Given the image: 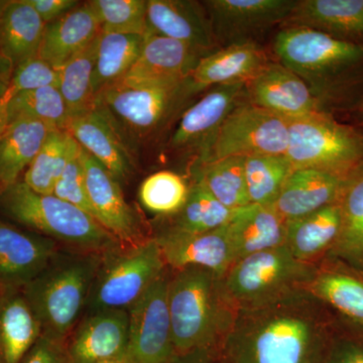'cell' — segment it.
<instances>
[{
    "instance_id": "43",
    "label": "cell",
    "mask_w": 363,
    "mask_h": 363,
    "mask_svg": "<svg viewBox=\"0 0 363 363\" xmlns=\"http://www.w3.org/2000/svg\"><path fill=\"white\" fill-rule=\"evenodd\" d=\"M322 363H363V325L336 315V323Z\"/></svg>"
},
{
    "instance_id": "46",
    "label": "cell",
    "mask_w": 363,
    "mask_h": 363,
    "mask_svg": "<svg viewBox=\"0 0 363 363\" xmlns=\"http://www.w3.org/2000/svg\"><path fill=\"white\" fill-rule=\"evenodd\" d=\"M28 2L45 25L58 20L79 6L76 0H28Z\"/></svg>"
},
{
    "instance_id": "51",
    "label": "cell",
    "mask_w": 363,
    "mask_h": 363,
    "mask_svg": "<svg viewBox=\"0 0 363 363\" xmlns=\"http://www.w3.org/2000/svg\"><path fill=\"white\" fill-rule=\"evenodd\" d=\"M100 363H128L126 357L121 358V359L111 360V362H100Z\"/></svg>"
},
{
    "instance_id": "44",
    "label": "cell",
    "mask_w": 363,
    "mask_h": 363,
    "mask_svg": "<svg viewBox=\"0 0 363 363\" xmlns=\"http://www.w3.org/2000/svg\"><path fill=\"white\" fill-rule=\"evenodd\" d=\"M60 84V70L39 56L28 60L13 70L9 92L39 89Z\"/></svg>"
},
{
    "instance_id": "39",
    "label": "cell",
    "mask_w": 363,
    "mask_h": 363,
    "mask_svg": "<svg viewBox=\"0 0 363 363\" xmlns=\"http://www.w3.org/2000/svg\"><path fill=\"white\" fill-rule=\"evenodd\" d=\"M245 169L250 202L272 206L295 169L286 156L259 155L245 157Z\"/></svg>"
},
{
    "instance_id": "48",
    "label": "cell",
    "mask_w": 363,
    "mask_h": 363,
    "mask_svg": "<svg viewBox=\"0 0 363 363\" xmlns=\"http://www.w3.org/2000/svg\"><path fill=\"white\" fill-rule=\"evenodd\" d=\"M13 73V65L6 58L0 56V98L9 92Z\"/></svg>"
},
{
    "instance_id": "11",
    "label": "cell",
    "mask_w": 363,
    "mask_h": 363,
    "mask_svg": "<svg viewBox=\"0 0 363 363\" xmlns=\"http://www.w3.org/2000/svg\"><path fill=\"white\" fill-rule=\"evenodd\" d=\"M169 281L166 271L128 310V363H168L175 354L168 308Z\"/></svg>"
},
{
    "instance_id": "3",
    "label": "cell",
    "mask_w": 363,
    "mask_h": 363,
    "mask_svg": "<svg viewBox=\"0 0 363 363\" xmlns=\"http://www.w3.org/2000/svg\"><path fill=\"white\" fill-rule=\"evenodd\" d=\"M221 277L202 267H186L169 276L168 308L175 353L216 348L235 312L221 292Z\"/></svg>"
},
{
    "instance_id": "50",
    "label": "cell",
    "mask_w": 363,
    "mask_h": 363,
    "mask_svg": "<svg viewBox=\"0 0 363 363\" xmlns=\"http://www.w3.org/2000/svg\"><path fill=\"white\" fill-rule=\"evenodd\" d=\"M7 101H9V92L4 97L0 98V135L6 130L7 125H9Z\"/></svg>"
},
{
    "instance_id": "35",
    "label": "cell",
    "mask_w": 363,
    "mask_h": 363,
    "mask_svg": "<svg viewBox=\"0 0 363 363\" xmlns=\"http://www.w3.org/2000/svg\"><path fill=\"white\" fill-rule=\"evenodd\" d=\"M245 157H228L198 164L195 180L223 206L235 211L250 204L245 181Z\"/></svg>"
},
{
    "instance_id": "47",
    "label": "cell",
    "mask_w": 363,
    "mask_h": 363,
    "mask_svg": "<svg viewBox=\"0 0 363 363\" xmlns=\"http://www.w3.org/2000/svg\"><path fill=\"white\" fill-rule=\"evenodd\" d=\"M168 363H221V360L218 350L204 348L186 353H175Z\"/></svg>"
},
{
    "instance_id": "8",
    "label": "cell",
    "mask_w": 363,
    "mask_h": 363,
    "mask_svg": "<svg viewBox=\"0 0 363 363\" xmlns=\"http://www.w3.org/2000/svg\"><path fill=\"white\" fill-rule=\"evenodd\" d=\"M184 81L128 82L121 80L100 92L96 105L106 112L128 145L156 133L191 96Z\"/></svg>"
},
{
    "instance_id": "27",
    "label": "cell",
    "mask_w": 363,
    "mask_h": 363,
    "mask_svg": "<svg viewBox=\"0 0 363 363\" xmlns=\"http://www.w3.org/2000/svg\"><path fill=\"white\" fill-rule=\"evenodd\" d=\"M101 33V23L89 2L79 4L45 26L38 56L59 70Z\"/></svg>"
},
{
    "instance_id": "30",
    "label": "cell",
    "mask_w": 363,
    "mask_h": 363,
    "mask_svg": "<svg viewBox=\"0 0 363 363\" xmlns=\"http://www.w3.org/2000/svg\"><path fill=\"white\" fill-rule=\"evenodd\" d=\"M45 26L28 0L7 1L0 13V56L13 70L38 56Z\"/></svg>"
},
{
    "instance_id": "45",
    "label": "cell",
    "mask_w": 363,
    "mask_h": 363,
    "mask_svg": "<svg viewBox=\"0 0 363 363\" xmlns=\"http://www.w3.org/2000/svg\"><path fill=\"white\" fill-rule=\"evenodd\" d=\"M21 363H70L66 343L42 335Z\"/></svg>"
},
{
    "instance_id": "7",
    "label": "cell",
    "mask_w": 363,
    "mask_h": 363,
    "mask_svg": "<svg viewBox=\"0 0 363 363\" xmlns=\"http://www.w3.org/2000/svg\"><path fill=\"white\" fill-rule=\"evenodd\" d=\"M316 269L317 264L300 262L281 245L234 262L221 277L222 295L235 313L259 307L306 290Z\"/></svg>"
},
{
    "instance_id": "1",
    "label": "cell",
    "mask_w": 363,
    "mask_h": 363,
    "mask_svg": "<svg viewBox=\"0 0 363 363\" xmlns=\"http://www.w3.org/2000/svg\"><path fill=\"white\" fill-rule=\"evenodd\" d=\"M336 314L307 290L240 310L219 346L221 363H322Z\"/></svg>"
},
{
    "instance_id": "13",
    "label": "cell",
    "mask_w": 363,
    "mask_h": 363,
    "mask_svg": "<svg viewBox=\"0 0 363 363\" xmlns=\"http://www.w3.org/2000/svg\"><path fill=\"white\" fill-rule=\"evenodd\" d=\"M245 100V82L212 88L181 116L169 143L172 149L197 152L200 161L213 143L226 117Z\"/></svg>"
},
{
    "instance_id": "15",
    "label": "cell",
    "mask_w": 363,
    "mask_h": 363,
    "mask_svg": "<svg viewBox=\"0 0 363 363\" xmlns=\"http://www.w3.org/2000/svg\"><path fill=\"white\" fill-rule=\"evenodd\" d=\"M298 0H209L203 2L217 43L252 40L255 33L285 23Z\"/></svg>"
},
{
    "instance_id": "40",
    "label": "cell",
    "mask_w": 363,
    "mask_h": 363,
    "mask_svg": "<svg viewBox=\"0 0 363 363\" xmlns=\"http://www.w3.org/2000/svg\"><path fill=\"white\" fill-rule=\"evenodd\" d=\"M190 185L183 177L171 171H160L143 181L138 198L143 208L157 216H174L185 205Z\"/></svg>"
},
{
    "instance_id": "2",
    "label": "cell",
    "mask_w": 363,
    "mask_h": 363,
    "mask_svg": "<svg viewBox=\"0 0 363 363\" xmlns=\"http://www.w3.org/2000/svg\"><path fill=\"white\" fill-rule=\"evenodd\" d=\"M272 50L279 63L300 76L321 102H340L363 80V45L305 28L284 26Z\"/></svg>"
},
{
    "instance_id": "20",
    "label": "cell",
    "mask_w": 363,
    "mask_h": 363,
    "mask_svg": "<svg viewBox=\"0 0 363 363\" xmlns=\"http://www.w3.org/2000/svg\"><path fill=\"white\" fill-rule=\"evenodd\" d=\"M147 32L179 40L206 55L219 49L204 4L192 0H147Z\"/></svg>"
},
{
    "instance_id": "4",
    "label": "cell",
    "mask_w": 363,
    "mask_h": 363,
    "mask_svg": "<svg viewBox=\"0 0 363 363\" xmlns=\"http://www.w3.org/2000/svg\"><path fill=\"white\" fill-rule=\"evenodd\" d=\"M0 214L75 252L105 255L123 247L91 215L56 196L39 194L21 180L0 193Z\"/></svg>"
},
{
    "instance_id": "12",
    "label": "cell",
    "mask_w": 363,
    "mask_h": 363,
    "mask_svg": "<svg viewBox=\"0 0 363 363\" xmlns=\"http://www.w3.org/2000/svg\"><path fill=\"white\" fill-rule=\"evenodd\" d=\"M86 184L94 218L123 247L149 240L135 210L125 201L119 182L82 149Z\"/></svg>"
},
{
    "instance_id": "26",
    "label": "cell",
    "mask_w": 363,
    "mask_h": 363,
    "mask_svg": "<svg viewBox=\"0 0 363 363\" xmlns=\"http://www.w3.org/2000/svg\"><path fill=\"white\" fill-rule=\"evenodd\" d=\"M286 221L272 206L250 204L235 210L225 230L233 264L255 253L285 245Z\"/></svg>"
},
{
    "instance_id": "17",
    "label": "cell",
    "mask_w": 363,
    "mask_h": 363,
    "mask_svg": "<svg viewBox=\"0 0 363 363\" xmlns=\"http://www.w3.org/2000/svg\"><path fill=\"white\" fill-rule=\"evenodd\" d=\"M128 328V310L86 314L66 341L70 363H100L126 357Z\"/></svg>"
},
{
    "instance_id": "16",
    "label": "cell",
    "mask_w": 363,
    "mask_h": 363,
    "mask_svg": "<svg viewBox=\"0 0 363 363\" xmlns=\"http://www.w3.org/2000/svg\"><path fill=\"white\" fill-rule=\"evenodd\" d=\"M59 252L55 241L0 217V291L23 290Z\"/></svg>"
},
{
    "instance_id": "19",
    "label": "cell",
    "mask_w": 363,
    "mask_h": 363,
    "mask_svg": "<svg viewBox=\"0 0 363 363\" xmlns=\"http://www.w3.org/2000/svg\"><path fill=\"white\" fill-rule=\"evenodd\" d=\"M167 266L174 271L202 267L223 276L233 264V250L225 225L201 233H178L162 229L154 236Z\"/></svg>"
},
{
    "instance_id": "42",
    "label": "cell",
    "mask_w": 363,
    "mask_h": 363,
    "mask_svg": "<svg viewBox=\"0 0 363 363\" xmlns=\"http://www.w3.org/2000/svg\"><path fill=\"white\" fill-rule=\"evenodd\" d=\"M52 195L79 208L94 218L82 161V147L79 145L73 152L65 169L55 186ZM95 219V218H94Z\"/></svg>"
},
{
    "instance_id": "37",
    "label": "cell",
    "mask_w": 363,
    "mask_h": 363,
    "mask_svg": "<svg viewBox=\"0 0 363 363\" xmlns=\"http://www.w3.org/2000/svg\"><path fill=\"white\" fill-rule=\"evenodd\" d=\"M234 211L221 204L201 182L190 185L187 201L183 208L169 217L166 230L201 233L216 230L230 220Z\"/></svg>"
},
{
    "instance_id": "23",
    "label": "cell",
    "mask_w": 363,
    "mask_h": 363,
    "mask_svg": "<svg viewBox=\"0 0 363 363\" xmlns=\"http://www.w3.org/2000/svg\"><path fill=\"white\" fill-rule=\"evenodd\" d=\"M306 290L332 312L352 323L363 325V272L345 262L325 257Z\"/></svg>"
},
{
    "instance_id": "21",
    "label": "cell",
    "mask_w": 363,
    "mask_h": 363,
    "mask_svg": "<svg viewBox=\"0 0 363 363\" xmlns=\"http://www.w3.org/2000/svg\"><path fill=\"white\" fill-rule=\"evenodd\" d=\"M271 60L255 40L219 48L200 60L188 78L191 94L210 87L247 82Z\"/></svg>"
},
{
    "instance_id": "29",
    "label": "cell",
    "mask_w": 363,
    "mask_h": 363,
    "mask_svg": "<svg viewBox=\"0 0 363 363\" xmlns=\"http://www.w3.org/2000/svg\"><path fill=\"white\" fill-rule=\"evenodd\" d=\"M42 334L23 290L0 291V363H21Z\"/></svg>"
},
{
    "instance_id": "31",
    "label": "cell",
    "mask_w": 363,
    "mask_h": 363,
    "mask_svg": "<svg viewBox=\"0 0 363 363\" xmlns=\"http://www.w3.org/2000/svg\"><path fill=\"white\" fill-rule=\"evenodd\" d=\"M55 128L35 119L9 123L0 135V186L13 185L25 174L45 140Z\"/></svg>"
},
{
    "instance_id": "24",
    "label": "cell",
    "mask_w": 363,
    "mask_h": 363,
    "mask_svg": "<svg viewBox=\"0 0 363 363\" xmlns=\"http://www.w3.org/2000/svg\"><path fill=\"white\" fill-rule=\"evenodd\" d=\"M347 181L318 169H294L272 207L284 220H293L337 201Z\"/></svg>"
},
{
    "instance_id": "32",
    "label": "cell",
    "mask_w": 363,
    "mask_h": 363,
    "mask_svg": "<svg viewBox=\"0 0 363 363\" xmlns=\"http://www.w3.org/2000/svg\"><path fill=\"white\" fill-rule=\"evenodd\" d=\"M341 229L326 257L363 272V169L350 177L340 196Z\"/></svg>"
},
{
    "instance_id": "6",
    "label": "cell",
    "mask_w": 363,
    "mask_h": 363,
    "mask_svg": "<svg viewBox=\"0 0 363 363\" xmlns=\"http://www.w3.org/2000/svg\"><path fill=\"white\" fill-rule=\"evenodd\" d=\"M285 156L295 169H318L350 179L363 169V130L326 111L292 119Z\"/></svg>"
},
{
    "instance_id": "34",
    "label": "cell",
    "mask_w": 363,
    "mask_h": 363,
    "mask_svg": "<svg viewBox=\"0 0 363 363\" xmlns=\"http://www.w3.org/2000/svg\"><path fill=\"white\" fill-rule=\"evenodd\" d=\"M78 147L79 143L68 131L52 130L21 181L39 194L52 195L57 182Z\"/></svg>"
},
{
    "instance_id": "36",
    "label": "cell",
    "mask_w": 363,
    "mask_h": 363,
    "mask_svg": "<svg viewBox=\"0 0 363 363\" xmlns=\"http://www.w3.org/2000/svg\"><path fill=\"white\" fill-rule=\"evenodd\" d=\"M99 39L100 35L59 69V89L71 118L92 111L96 105L93 91V74Z\"/></svg>"
},
{
    "instance_id": "9",
    "label": "cell",
    "mask_w": 363,
    "mask_h": 363,
    "mask_svg": "<svg viewBox=\"0 0 363 363\" xmlns=\"http://www.w3.org/2000/svg\"><path fill=\"white\" fill-rule=\"evenodd\" d=\"M167 267L154 238L135 247H121L105 253L91 288L86 314L130 310L164 274Z\"/></svg>"
},
{
    "instance_id": "14",
    "label": "cell",
    "mask_w": 363,
    "mask_h": 363,
    "mask_svg": "<svg viewBox=\"0 0 363 363\" xmlns=\"http://www.w3.org/2000/svg\"><path fill=\"white\" fill-rule=\"evenodd\" d=\"M245 101L286 121L325 111L310 86L279 62H269L245 82Z\"/></svg>"
},
{
    "instance_id": "49",
    "label": "cell",
    "mask_w": 363,
    "mask_h": 363,
    "mask_svg": "<svg viewBox=\"0 0 363 363\" xmlns=\"http://www.w3.org/2000/svg\"><path fill=\"white\" fill-rule=\"evenodd\" d=\"M354 123H350L363 130V96L347 109Z\"/></svg>"
},
{
    "instance_id": "5",
    "label": "cell",
    "mask_w": 363,
    "mask_h": 363,
    "mask_svg": "<svg viewBox=\"0 0 363 363\" xmlns=\"http://www.w3.org/2000/svg\"><path fill=\"white\" fill-rule=\"evenodd\" d=\"M104 255L59 252L23 289L42 326V335L66 343L85 311Z\"/></svg>"
},
{
    "instance_id": "41",
    "label": "cell",
    "mask_w": 363,
    "mask_h": 363,
    "mask_svg": "<svg viewBox=\"0 0 363 363\" xmlns=\"http://www.w3.org/2000/svg\"><path fill=\"white\" fill-rule=\"evenodd\" d=\"M102 32L145 35L147 30V0H90Z\"/></svg>"
},
{
    "instance_id": "38",
    "label": "cell",
    "mask_w": 363,
    "mask_h": 363,
    "mask_svg": "<svg viewBox=\"0 0 363 363\" xmlns=\"http://www.w3.org/2000/svg\"><path fill=\"white\" fill-rule=\"evenodd\" d=\"M9 123L21 118L42 121L55 130H66L70 113L59 87L39 88L11 94L7 101Z\"/></svg>"
},
{
    "instance_id": "22",
    "label": "cell",
    "mask_w": 363,
    "mask_h": 363,
    "mask_svg": "<svg viewBox=\"0 0 363 363\" xmlns=\"http://www.w3.org/2000/svg\"><path fill=\"white\" fill-rule=\"evenodd\" d=\"M206 54L179 40L145 33L140 58L128 75L123 79L128 82H157V81H184Z\"/></svg>"
},
{
    "instance_id": "52",
    "label": "cell",
    "mask_w": 363,
    "mask_h": 363,
    "mask_svg": "<svg viewBox=\"0 0 363 363\" xmlns=\"http://www.w3.org/2000/svg\"><path fill=\"white\" fill-rule=\"evenodd\" d=\"M2 190H4V188H2L1 186H0V193L2 192Z\"/></svg>"
},
{
    "instance_id": "10",
    "label": "cell",
    "mask_w": 363,
    "mask_h": 363,
    "mask_svg": "<svg viewBox=\"0 0 363 363\" xmlns=\"http://www.w3.org/2000/svg\"><path fill=\"white\" fill-rule=\"evenodd\" d=\"M288 142L289 121L245 100L226 117L198 164L228 157L285 156Z\"/></svg>"
},
{
    "instance_id": "18",
    "label": "cell",
    "mask_w": 363,
    "mask_h": 363,
    "mask_svg": "<svg viewBox=\"0 0 363 363\" xmlns=\"http://www.w3.org/2000/svg\"><path fill=\"white\" fill-rule=\"evenodd\" d=\"M66 130L119 183L133 173L135 164L128 143L111 117L97 105L92 111L72 117Z\"/></svg>"
},
{
    "instance_id": "25",
    "label": "cell",
    "mask_w": 363,
    "mask_h": 363,
    "mask_svg": "<svg viewBox=\"0 0 363 363\" xmlns=\"http://www.w3.org/2000/svg\"><path fill=\"white\" fill-rule=\"evenodd\" d=\"M284 26H305L363 45V0H298Z\"/></svg>"
},
{
    "instance_id": "33",
    "label": "cell",
    "mask_w": 363,
    "mask_h": 363,
    "mask_svg": "<svg viewBox=\"0 0 363 363\" xmlns=\"http://www.w3.org/2000/svg\"><path fill=\"white\" fill-rule=\"evenodd\" d=\"M143 45V35L101 33L93 74L95 98L128 75L140 58Z\"/></svg>"
},
{
    "instance_id": "28",
    "label": "cell",
    "mask_w": 363,
    "mask_h": 363,
    "mask_svg": "<svg viewBox=\"0 0 363 363\" xmlns=\"http://www.w3.org/2000/svg\"><path fill=\"white\" fill-rule=\"evenodd\" d=\"M340 229L339 198L318 211L286 221L285 247L295 259L316 266L335 245Z\"/></svg>"
}]
</instances>
